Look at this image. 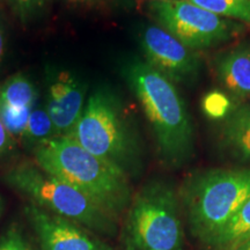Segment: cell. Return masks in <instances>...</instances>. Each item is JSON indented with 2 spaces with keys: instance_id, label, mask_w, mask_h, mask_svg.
<instances>
[{
  "instance_id": "obj_14",
  "label": "cell",
  "mask_w": 250,
  "mask_h": 250,
  "mask_svg": "<svg viewBox=\"0 0 250 250\" xmlns=\"http://www.w3.org/2000/svg\"><path fill=\"white\" fill-rule=\"evenodd\" d=\"M55 137H57L55 126L46 110L44 100L40 99L33 111L30 112L29 120L19 143L22 144L24 148L34 152L42 144L49 142Z\"/></svg>"
},
{
  "instance_id": "obj_23",
  "label": "cell",
  "mask_w": 250,
  "mask_h": 250,
  "mask_svg": "<svg viewBox=\"0 0 250 250\" xmlns=\"http://www.w3.org/2000/svg\"><path fill=\"white\" fill-rule=\"evenodd\" d=\"M232 250H250V236L247 237L245 241H242L240 245H237Z\"/></svg>"
},
{
  "instance_id": "obj_3",
  "label": "cell",
  "mask_w": 250,
  "mask_h": 250,
  "mask_svg": "<svg viewBox=\"0 0 250 250\" xmlns=\"http://www.w3.org/2000/svg\"><path fill=\"white\" fill-rule=\"evenodd\" d=\"M67 137L129 177L142 166L138 134L121 99L107 87L89 94L83 115Z\"/></svg>"
},
{
  "instance_id": "obj_1",
  "label": "cell",
  "mask_w": 250,
  "mask_h": 250,
  "mask_svg": "<svg viewBox=\"0 0 250 250\" xmlns=\"http://www.w3.org/2000/svg\"><path fill=\"white\" fill-rule=\"evenodd\" d=\"M123 77L151 125L162 160L183 165L192 155L193 127L175 83L139 59L124 65Z\"/></svg>"
},
{
  "instance_id": "obj_16",
  "label": "cell",
  "mask_w": 250,
  "mask_h": 250,
  "mask_svg": "<svg viewBox=\"0 0 250 250\" xmlns=\"http://www.w3.org/2000/svg\"><path fill=\"white\" fill-rule=\"evenodd\" d=\"M218 17L230 18L250 23V0H189Z\"/></svg>"
},
{
  "instance_id": "obj_13",
  "label": "cell",
  "mask_w": 250,
  "mask_h": 250,
  "mask_svg": "<svg viewBox=\"0 0 250 250\" xmlns=\"http://www.w3.org/2000/svg\"><path fill=\"white\" fill-rule=\"evenodd\" d=\"M224 146L233 155L250 161V105L243 104L229 111L221 127Z\"/></svg>"
},
{
  "instance_id": "obj_6",
  "label": "cell",
  "mask_w": 250,
  "mask_h": 250,
  "mask_svg": "<svg viewBox=\"0 0 250 250\" xmlns=\"http://www.w3.org/2000/svg\"><path fill=\"white\" fill-rule=\"evenodd\" d=\"M250 199V167L215 169L193 182L189 192L192 230L208 243Z\"/></svg>"
},
{
  "instance_id": "obj_25",
  "label": "cell",
  "mask_w": 250,
  "mask_h": 250,
  "mask_svg": "<svg viewBox=\"0 0 250 250\" xmlns=\"http://www.w3.org/2000/svg\"><path fill=\"white\" fill-rule=\"evenodd\" d=\"M158 1H173V0H158Z\"/></svg>"
},
{
  "instance_id": "obj_12",
  "label": "cell",
  "mask_w": 250,
  "mask_h": 250,
  "mask_svg": "<svg viewBox=\"0 0 250 250\" xmlns=\"http://www.w3.org/2000/svg\"><path fill=\"white\" fill-rule=\"evenodd\" d=\"M218 74L223 85L235 98L250 94V48L239 46L219 61Z\"/></svg>"
},
{
  "instance_id": "obj_10",
  "label": "cell",
  "mask_w": 250,
  "mask_h": 250,
  "mask_svg": "<svg viewBox=\"0 0 250 250\" xmlns=\"http://www.w3.org/2000/svg\"><path fill=\"white\" fill-rule=\"evenodd\" d=\"M24 214L41 250H111L86 228L30 203L24 206Z\"/></svg>"
},
{
  "instance_id": "obj_7",
  "label": "cell",
  "mask_w": 250,
  "mask_h": 250,
  "mask_svg": "<svg viewBox=\"0 0 250 250\" xmlns=\"http://www.w3.org/2000/svg\"><path fill=\"white\" fill-rule=\"evenodd\" d=\"M151 11L161 28L193 51L223 43L232 35L229 22L189 0H154Z\"/></svg>"
},
{
  "instance_id": "obj_8",
  "label": "cell",
  "mask_w": 250,
  "mask_h": 250,
  "mask_svg": "<svg viewBox=\"0 0 250 250\" xmlns=\"http://www.w3.org/2000/svg\"><path fill=\"white\" fill-rule=\"evenodd\" d=\"M140 46L145 62L173 83H190L198 76L197 54L160 26H147L142 31Z\"/></svg>"
},
{
  "instance_id": "obj_19",
  "label": "cell",
  "mask_w": 250,
  "mask_h": 250,
  "mask_svg": "<svg viewBox=\"0 0 250 250\" xmlns=\"http://www.w3.org/2000/svg\"><path fill=\"white\" fill-rule=\"evenodd\" d=\"M203 109L208 117L219 120L229 114L230 101L223 93L212 92L203 100Z\"/></svg>"
},
{
  "instance_id": "obj_21",
  "label": "cell",
  "mask_w": 250,
  "mask_h": 250,
  "mask_svg": "<svg viewBox=\"0 0 250 250\" xmlns=\"http://www.w3.org/2000/svg\"><path fill=\"white\" fill-rule=\"evenodd\" d=\"M6 48H7V33H6L4 22L0 19V67H1L2 62H4Z\"/></svg>"
},
{
  "instance_id": "obj_20",
  "label": "cell",
  "mask_w": 250,
  "mask_h": 250,
  "mask_svg": "<svg viewBox=\"0 0 250 250\" xmlns=\"http://www.w3.org/2000/svg\"><path fill=\"white\" fill-rule=\"evenodd\" d=\"M18 151V142L8 132L0 118V164L9 161Z\"/></svg>"
},
{
  "instance_id": "obj_9",
  "label": "cell",
  "mask_w": 250,
  "mask_h": 250,
  "mask_svg": "<svg viewBox=\"0 0 250 250\" xmlns=\"http://www.w3.org/2000/svg\"><path fill=\"white\" fill-rule=\"evenodd\" d=\"M46 110L56 136H68L83 115L87 101V83L67 68L50 65L45 70Z\"/></svg>"
},
{
  "instance_id": "obj_4",
  "label": "cell",
  "mask_w": 250,
  "mask_h": 250,
  "mask_svg": "<svg viewBox=\"0 0 250 250\" xmlns=\"http://www.w3.org/2000/svg\"><path fill=\"white\" fill-rule=\"evenodd\" d=\"M6 186L43 210L73 221L87 230L114 235L117 219L74 187L44 171L35 162L23 161L5 171Z\"/></svg>"
},
{
  "instance_id": "obj_11",
  "label": "cell",
  "mask_w": 250,
  "mask_h": 250,
  "mask_svg": "<svg viewBox=\"0 0 250 250\" xmlns=\"http://www.w3.org/2000/svg\"><path fill=\"white\" fill-rule=\"evenodd\" d=\"M40 99L35 83L22 72L14 73L0 83V118L18 143Z\"/></svg>"
},
{
  "instance_id": "obj_18",
  "label": "cell",
  "mask_w": 250,
  "mask_h": 250,
  "mask_svg": "<svg viewBox=\"0 0 250 250\" xmlns=\"http://www.w3.org/2000/svg\"><path fill=\"white\" fill-rule=\"evenodd\" d=\"M0 250H34L18 225H12L0 235Z\"/></svg>"
},
{
  "instance_id": "obj_5",
  "label": "cell",
  "mask_w": 250,
  "mask_h": 250,
  "mask_svg": "<svg viewBox=\"0 0 250 250\" xmlns=\"http://www.w3.org/2000/svg\"><path fill=\"white\" fill-rule=\"evenodd\" d=\"M126 250H181L182 224L174 190L162 182L147 183L132 197L125 219Z\"/></svg>"
},
{
  "instance_id": "obj_15",
  "label": "cell",
  "mask_w": 250,
  "mask_h": 250,
  "mask_svg": "<svg viewBox=\"0 0 250 250\" xmlns=\"http://www.w3.org/2000/svg\"><path fill=\"white\" fill-rule=\"evenodd\" d=\"M250 236V199L208 243L218 250H232Z\"/></svg>"
},
{
  "instance_id": "obj_22",
  "label": "cell",
  "mask_w": 250,
  "mask_h": 250,
  "mask_svg": "<svg viewBox=\"0 0 250 250\" xmlns=\"http://www.w3.org/2000/svg\"><path fill=\"white\" fill-rule=\"evenodd\" d=\"M67 1L73 2V4H80V5H94L102 2L103 0H67Z\"/></svg>"
},
{
  "instance_id": "obj_2",
  "label": "cell",
  "mask_w": 250,
  "mask_h": 250,
  "mask_svg": "<svg viewBox=\"0 0 250 250\" xmlns=\"http://www.w3.org/2000/svg\"><path fill=\"white\" fill-rule=\"evenodd\" d=\"M33 154L41 169L85 193L112 217L117 219L129 208L132 201L129 176L71 137H55Z\"/></svg>"
},
{
  "instance_id": "obj_24",
  "label": "cell",
  "mask_w": 250,
  "mask_h": 250,
  "mask_svg": "<svg viewBox=\"0 0 250 250\" xmlns=\"http://www.w3.org/2000/svg\"><path fill=\"white\" fill-rule=\"evenodd\" d=\"M4 208H5V202H4V198H2V196L0 195V218H1L2 213H4Z\"/></svg>"
},
{
  "instance_id": "obj_17",
  "label": "cell",
  "mask_w": 250,
  "mask_h": 250,
  "mask_svg": "<svg viewBox=\"0 0 250 250\" xmlns=\"http://www.w3.org/2000/svg\"><path fill=\"white\" fill-rule=\"evenodd\" d=\"M14 17L27 26L46 13L51 0H5Z\"/></svg>"
}]
</instances>
